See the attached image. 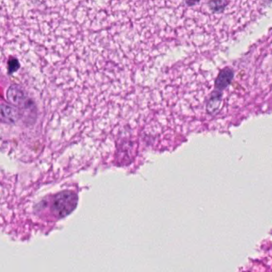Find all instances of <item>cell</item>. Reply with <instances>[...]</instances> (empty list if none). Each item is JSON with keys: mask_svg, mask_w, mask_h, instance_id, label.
I'll return each mask as SVG.
<instances>
[{"mask_svg": "<svg viewBox=\"0 0 272 272\" xmlns=\"http://www.w3.org/2000/svg\"><path fill=\"white\" fill-rule=\"evenodd\" d=\"M78 204V196L75 192L66 191L58 194L52 202V211L59 219L71 214Z\"/></svg>", "mask_w": 272, "mask_h": 272, "instance_id": "6da1fadb", "label": "cell"}, {"mask_svg": "<svg viewBox=\"0 0 272 272\" xmlns=\"http://www.w3.org/2000/svg\"><path fill=\"white\" fill-rule=\"evenodd\" d=\"M234 71L230 67H225L219 73L215 80V90L223 92L231 84L234 79Z\"/></svg>", "mask_w": 272, "mask_h": 272, "instance_id": "7a4b0ae2", "label": "cell"}, {"mask_svg": "<svg viewBox=\"0 0 272 272\" xmlns=\"http://www.w3.org/2000/svg\"><path fill=\"white\" fill-rule=\"evenodd\" d=\"M7 98L12 104L16 106H24L28 99L27 94L24 90H22L20 86L16 85L11 86L10 88L8 89Z\"/></svg>", "mask_w": 272, "mask_h": 272, "instance_id": "3957f363", "label": "cell"}, {"mask_svg": "<svg viewBox=\"0 0 272 272\" xmlns=\"http://www.w3.org/2000/svg\"><path fill=\"white\" fill-rule=\"evenodd\" d=\"M20 114L16 108L5 104H0V122L12 124L18 121Z\"/></svg>", "mask_w": 272, "mask_h": 272, "instance_id": "277c9868", "label": "cell"}, {"mask_svg": "<svg viewBox=\"0 0 272 272\" xmlns=\"http://www.w3.org/2000/svg\"><path fill=\"white\" fill-rule=\"evenodd\" d=\"M222 96H223V92L219 90H215L211 93L208 104H207V110L209 114H214L219 110L220 103H221Z\"/></svg>", "mask_w": 272, "mask_h": 272, "instance_id": "5b68a950", "label": "cell"}, {"mask_svg": "<svg viewBox=\"0 0 272 272\" xmlns=\"http://www.w3.org/2000/svg\"><path fill=\"white\" fill-rule=\"evenodd\" d=\"M228 4V0H209L208 7L214 14H221Z\"/></svg>", "mask_w": 272, "mask_h": 272, "instance_id": "8992f818", "label": "cell"}, {"mask_svg": "<svg viewBox=\"0 0 272 272\" xmlns=\"http://www.w3.org/2000/svg\"><path fill=\"white\" fill-rule=\"evenodd\" d=\"M184 2L188 7H194L200 4V0H184Z\"/></svg>", "mask_w": 272, "mask_h": 272, "instance_id": "52a82bcc", "label": "cell"}]
</instances>
